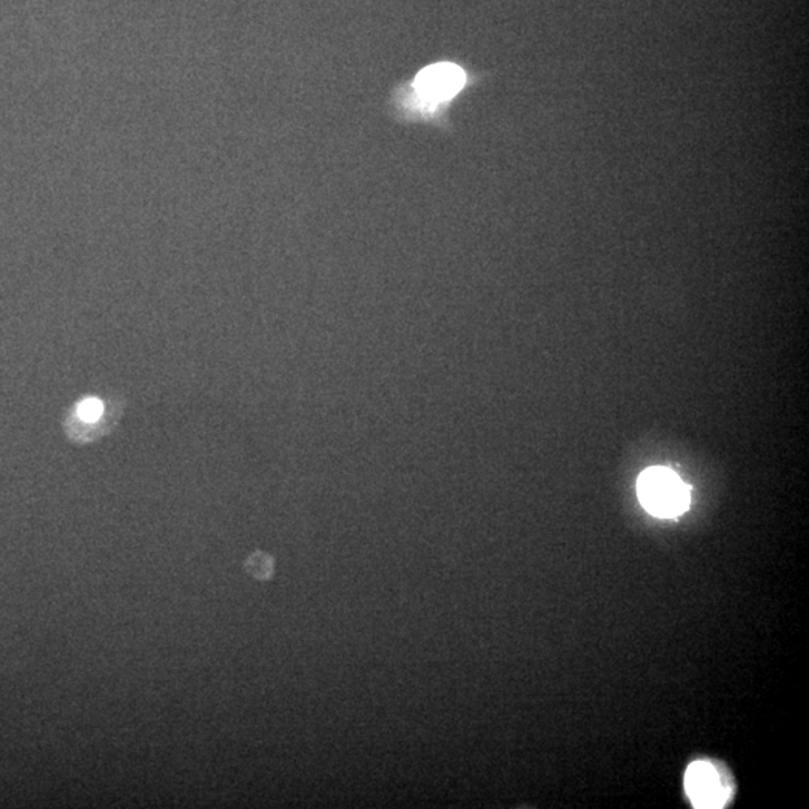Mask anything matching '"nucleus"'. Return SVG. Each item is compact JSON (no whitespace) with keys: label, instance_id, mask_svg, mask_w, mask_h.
Masks as SVG:
<instances>
[{"label":"nucleus","instance_id":"20e7f679","mask_svg":"<svg viewBox=\"0 0 809 809\" xmlns=\"http://www.w3.org/2000/svg\"><path fill=\"white\" fill-rule=\"evenodd\" d=\"M245 570L257 581H270L275 573L274 556L264 552H255L246 561Z\"/></svg>","mask_w":809,"mask_h":809},{"label":"nucleus","instance_id":"7ed1b4c3","mask_svg":"<svg viewBox=\"0 0 809 809\" xmlns=\"http://www.w3.org/2000/svg\"><path fill=\"white\" fill-rule=\"evenodd\" d=\"M685 790L698 808H720L729 796V791L722 786L720 773L704 761H698L688 768Z\"/></svg>","mask_w":809,"mask_h":809},{"label":"nucleus","instance_id":"f257e3e1","mask_svg":"<svg viewBox=\"0 0 809 809\" xmlns=\"http://www.w3.org/2000/svg\"><path fill=\"white\" fill-rule=\"evenodd\" d=\"M640 503L657 517H674L690 507L691 491L673 471L649 468L638 480Z\"/></svg>","mask_w":809,"mask_h":809},{"label":"nucleus","instance_id":"39448f33","mask_svg":"<svg viewBox=\"0 0 809 809\" xmlns=\"http://www.w3.org/2000/svg\"><path fill=\"white\" fill-rule=\"evenodd\" d=\"M102 401L97 399V397H88V399L80 402L79 406H77L76 417H79L86 425H93V423H97L102 417Z\"/></svg>","mask_w":809,"mask_h":809},{"label":"nucleus","instance_id":"f03ea898","mask_svg":"<svg viewBox=\"0 0 809 809\" xmlns=\"http://www.w3.org/2000/svg\"><path fill=\"white\" fill-rule=\"evenodd\" d=\"M465 85V72L456 65L438 63L423 69L415 80V90L423 102L434 106L448 101Z\"/></svg>","mask_w":809,"mask_h":809}]
</instances>
